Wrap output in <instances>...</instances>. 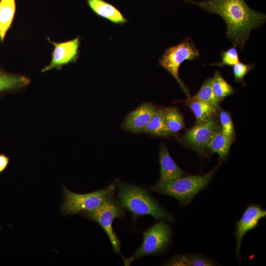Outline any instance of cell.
I'll list each match as a JSON object with an SVG mask.
<instances>
[{"mask_svg":"<svg viewBox=\"0 0 266 266\" xmlns=\"http://www.w3.org/2000/svg\"><path fill=\"white\" fill-rule=\"evenodd\" d=\"M164 115L166 125L170 134L185 128L183 116L176 108L168 107L164 109Z\"/></svg>","mask_w":266,"mask_h":266,"instance_id":"obj_21","label":"cell"},{"mask_svg":"<svg viewBox=\"0 0 266 266\" xmlns=\"http://www.w3.org/2000/svg\"><path fill=\"white\" fill-rule=\"evenodd\" d=\"M16 9L15 0H0V40L3 42L12 22Z\"/></svg>","mask_w":266,"mask_h":266,"instance_id":"obj_16","label":"cell"},{"mask_svg":"<svg viewBox=\"0 0 266 266\" xmlns=\"http://www.w3.org/2000/svg\"><path fill=\"white\" fill-rule=\"evenodd\" d=\"M79 214L89 220L98 223L106 233L114 252L116 254H121V241L114 232L112 227L115 218H121L125 215L124 207L121 202L112 197L95 210L81 212Z\"/></svg>","mask_w":266,"mask_h":266,"instance_id":"obj_6","label":"cell"},{"mask_svg":"<svg viewBox=\"0 0 266 266\" xmlns=\"http://www.w3.org/2000/svg\"><path fill=\"white\" fill-rule=\"evenodd\" d=\"M144 132L157 136L170 135L166 125L164 109L156 110L151 120L147 125Z\"/></svg>","mask_w":266,"mask_h":266,"instance_id":"obj_20","label":"cell"},{"mask_svg":"<svg viewBox=\"0 0 266 266\" xmlns=\"http://www.w3.org/2000/svg\"><path fill=\"white\" fill-rule=\"evenodd\" d=\"M266 215V210L259 205L251 204L248 206L243 212L240 219L236 224L235 232L236 247L235 252L239 256L242 240L245 234L249 231L257 227L261 219Z\"/></svg>","mask_w":266,"mask_h":266,"instance_id":"obj_10","label":"cell"},{"mask_svg":"<svg viewBox=\"0 0 266 266\" xmlns=\"http://www.w3.org/2000/svg\"><path fill=\"white\" fill-rule=\"evenodd\" d=\"M221 131L225 134L233 137L234 128L230 114L225 111L220 110L219 112Z\"/></svg>","mask_w":266,"mask_h":266,"instance_id":"obj_25","label":"cell"},{"mask_svg":"<svg viewBox=\"0 0 266 266\" xmlns=\"http://www.w3.org/2000/svg\"><path fill=\"white\" fill-rule=\"evenodd\" d=\"M117 192L121 203L133 218L151 215L157 220L173 221L168 213L144 188L117 180Z\"/></svg>","mask_w":266,"mask_h":266,"instance_id":"obj_2","label":"cell"},{"mask_svg":"<svg viewBox=\"0 0 266 266\" xmlns=\"http://www.w3.org/2000/svg\"><path fill=\"white\" fill-rule=\"evenodd\" d=\"M91 8L98 15L116 24H124L127 20L113 5L102 0H88Z\"/></svg>","mask_w":266,"mask_h":266,"instance_id":"obj_14","label":"cell"},{"mask_svg":"<svg viewBox=\"0 0 266 266\" xmlns=\"http://www.w3.org/2000/svg\"><path fill=\"white\" fill-rule=\"evenodd\" d=\"M156 110L151 103H143L127 115L123 123L124 128L133 133L144 132Z\"/></svg>","mask_w":266,"mask_h":266,"instance_id":"obj_11","label":"cell"},{"mask_svg":"<svg viewBox=\"0 0 266 266\" xmlns=\"http://www.w3.org/2000/svg\"><path fill=\"white\" fill-rule=\"evenodd\" d=\"M166 266H214L211 260L203 256L196 255H177L167 260Z\"/></svg>","mask_w":266,"mask_h":266,"instance_id":"obj_18","label":"cell"},{"mask_svg":"<svg viewBox=\"0 0 266 266\" xmlns=\"http://www.w3.org/2000/svg\"><path fill=\"white\" fill-rule=\"evenodd\" d=\"M143 234V242L141 246L131 257L123 258L126 266L130 265L136 259L162 252L167 247L171 236L169 226L163 221L155 223Z\"/></svg>","mask_w":266,"mask_h":266,"instance_id":"obj_7","label":"cell"},{"mask_svg":"<svg viewBox=\"0 0 266 266\" xmlns=\"http://www.w3.org/2000/svg\"><path fill=\"white\" fill-rule=\"evenodd\" d=\"M30 82L29 78L25 75L0 70V98L25 88Z\"/></svg>","mask_w":266,"mask_h":266,"instance_id":"obj_13","label":"cell"},{"mask_svg":"<svg viewBox=\"0 0 266 266\" xmlns=\"http://www.w3.org/2000/svg\"><path fill=\"white\" fill-rule=\"evenodd\" d=\"M221 130L220 124L212 117L188 130L183 136L184 141L197 150L207 148L214 135Z\"/></svg>","mask_w":266,"mask_h":266,"instance_id":"obj_8","label":"cell"},{"mask_svg":"<svg viewBox=\"0 0 266 266\" xmlns=\"http://www.w3.org/2000/svg\"><path fill=\"white\" fill-rule=\"evenodd\" d=\"M233 141V137L225 134L220 130L212 137L207 148L212 153L217 154L221 159H224L229 154Z\"/></svg>","mask_w":266,"mask_h":266,"instance_id":"obj_17","label":"cell"},{"mask_svg":"<svg viewBox=\"0 0 266 266\" xmlns=\"http://www.w3.org/2000/svg\"><path fill=\"white\" fill-rule=\"evenodd\" d=\"M199 100L219 106L220 101L216 97L212 87L211 77H208L202 84L199 92L193 97H189L188 100Z\"/></svg>","mask_w":266,"mask_h":266,"instance_id":"obj_22","label":"cell"},{"mask_svg":"<svg viewBox=\"0 0 266 266\" xmlns=\"http://www.w3.org/2000/svg\"><path fill=\"white\" fill-rule=\"evenodd\" d=\"M202 9L221 16L225 21L226 35L233 45L241 49L251 31L264 26L266 15L251 8L245 0H184Z\"/></svg>","mask_w":266,"mask_h":266,"instance_id":"obj_1","label":"cell"},{"mask_svg":"<svg viewBox=\"0 0 266 266\" xmlns=\"http://www.w3.org/2000/svg\"><path fill=\"white\" fill-rule=\"evenodd\" d=\"M10 162L9 156L3 153H0V174L8 167Z\"/></svg>","mask_w":266,"mask_h":266,"instance_id":"obj_26","label":"cell"},{"mask_svg":"<svg viewBox=\"0 0 266 266\" xmlns=\"http://www.w3.org/2000/svg\"><path fill=\"white\" fill-rule=\"evenodd\" d=\"M48 39L54 46V49L52 53L51 63L41 69L42 72L53 68L61 70L64 65L76 61L80 44L78 37L61 43L53 42L50 38Z\"/></svg>","mask_w":266,"mask_h":266,"instance_id":"obj_9","label":"cell"},{"mask_svg":"<svg viewBox=\"0 0 266 266\" xmlns=\"http://www.w3.org/2000/svg\"><path fill=\"white\" fill-rule=\"evenodd\" d=\"M215 170L214 168L203 175H185L173 180L158 181L151 187V189L156 193L174 198L179 201L180 206H185L209 184Z\"/></svg>","mask_w":266,"mask_h":266,"instance_id":"obj_3","label":"cell"},{"mask_svg":"<svg viewBox=\"0 0 266 266\" xmlns=\"http://www.w3.org/2000/svg\"><path fill=\"white\" fill-rule=\"evenodd\" d=\"M255 66V64L254 63L251 64H245L240 62L233 66V72L235 82L241 83L243 85H245L243 80V78Z\"/></svg>","mask_w":266,"mask_h":266,"instance_id":"obj_24","label":"cell"},{"mask_svg":"<svg viewBox=\"0 0 266 266\" xmlns=\"http://www.w3.org/2000/svg\"><path fill=\"white\" fill-rule=\"evenodd\" d=\"M116 185L112 182L106 187L86 194H77L63 186V200L60 207L64 216L89 212L99 207L104 202L113 197Z\"/></svg>","mask_w":266,"mask_h":266,"instance_id":"obj_4","label":"cell"},{"mask_svg":"<svg viewBox=\"0 0 266 266\" xmlns=\"http://www.w3.org/2000/svg\"><path fill=\"white\" fill-rule=\"evenodd\" d=\"M222 57V61L220 63H214L209 65L223 67L226 66H233L239 62L237 50L235 47L230 48L226 51H222L220 53Z\"/></svg>","mask_w":266,"mask_h":266,"instance_id":"obj_23","label":"cell"},{"mask_svg":"<svg viewBox=\"0 0 266 266\" xmlns=\"http://www.w3.org/2000/svg\"><path fill=\"white\" fill-rule=\"evenodd\" d=\"M200 56V51L190 37L184 39L179 44L166 49L159 59L160 66L167 70L177 81L188 97L189 92L179 78L180 66L186 60L193 61Z\"/></svg>","mask_w":266,"mask_h":266,"instance_id":"obj_5","label":"cell"},{"mask_svg":"<svg viewBox=\"0 0 266 266\" xmlns=\"http://www.w3.org/2000/svg\"><path fill=\"white\" fill-rule=\"evenodd\" d=\"M185 104L188 106L195 115L196 123H199L213 117L219 106L211 103L196 100H185Z\"/></svg>","mask_w":266,"mask_h":266,"instance_id":"obj_15","label":"cell"},{"mask_svg":"<svg viewBox=\"0 0 266 266\" xmlns=\"http://www.w3.org/2000/svg\"><path fill=\"white\" fill-rule=\"evenodd\" d=\"M211 84L213 92L220 102L234 93V88L225 80L219 71L214 72Z\"/></svg>","mask_w":266,"mask_h":266,"instance_id":"obj_19","label":"cell"},{"mask_svg":"<svg viewBox=\"0 0 266 266\" xmlns=\"http://www.w3.org/2000/svg\"><path fill=\"white\" fill-rule=\"evenodd\" d=\"M160 176L159 181L173 180L186 175V173L175 164L166 147L162 145L160 149Z\"/></svg>","mask_w":266,"mask_h":266,"instance_id":"obj_12","label":"cell"}]
</instances>
